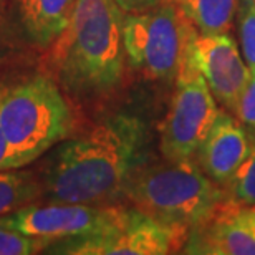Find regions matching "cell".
Segmentation results:
<instances>
[{
	"label": "cell",
	"instance_id": "obj_6",
	"mask_svg": "<svg viewBox=\"0 0 255 255\" xmlns=\"http://www.w3.org/2000/svg\"><path fill=\"white\" fill-rule=\"evenodd\" d=\"M189 229L146 216L126 207L123 219L108 231L85 239L53 242L47 254L68 255H166L179 254L189 239Z\"/></svg>",
	"mask_w": 255,
	"mask_h": 255
},
{
	"label": "cell",
	"instance_id": "obj_16",
	"mask_svg": "<svg viewBox=\"0 0 255 255\" xmlns=\"http://www.w3.org/2000/svg\"><path fill=\"white\" fill-rule=\"evenodd\" d=\"M50 244L12 227L0 226V255H32L45 252Z\"/></svg>",
	"mask_w": 255,
	"mask_h": 255
},
{
	"label": "cell",
	"instance_id": "obj_9",
	"mask_svg": "<svg viewBox=\"0 0 255 255\" xmlns=\"http://www.w3.org/2000/svg\"><path fill=\"white\" fill-rule=\"evenodd\" d=\"M194 66L224 110L236 115L241 96L251 78V70L229 32L197 33L184 65Z\"/></svg>",
	"mask_w": 255,
	"mask_h": 255
},
{
	"label": "cell",
	"instance_id": "obj_5",
	"mask_svg": "<svg viewBox=\"0 0 255 255\" xmlns=\"http://www.w3.org/2000/svg\"><path fill=\"white\" fill-rule=\"evenodd\" d=\"M196 27L169 2L139 13H125L126 63L154 81H176L187 60Z\"/></svg>",
	"mask_w": 255,
	"mask_h": 255
},
{
	"label": "cell",
	"instance_id": "obj_19",
	"mask_svg": "<svg viewBox=\"0 0 255 255\" xmlns=\"http://www.w3.org/2000/svg\"><path fill=\"white\" fill-rule=\"evenodd\" d=\"M164 0H115V3L123 10V13H139L156 7Z\"/></svg>",
	"mask_w": 255,
	"mask_h": 255
},
{
	"label": "cell",
	"instance_id": "obj_17",
	"mask_svg": "<svg viewBox=\"0 0 255 255\" xmlns=\"http://www.w3.org/2000/svg\"><path fill=\"white\" fill-rule=\"evenodd\" d=\"M239 37L242 57L255 71V0H239Z\"/></svg>",
	"mask_w": 255,
	"mask_h": 255
},
{
	"label": "cell",
	"instance_id": "obj_21",
	"mask_svg": "<svg viewBox=\"0 0 255 255\" xmlns=\"http://www.w3.org/2000/svg\"><path fill=\"white\" fill-rule=\"evenodd\" d=\"M0 27H2V7H0Z\"/></svg>",
	"mask_w": 255,
	"mask_h": 255
},
{
	"label": "cell",
	"instance_id": "obj_15",
	"mask_svg": "<svg viewBox=\"0 0 255 255\" xmlns=\"http://www.w3.org/2000/svg\"><path fill=\"white\" fill-rule=\"evenodd\" d=\"M226 189L232 202L241 206H255V137H252L251 154L242 162Z\"/></svg>",
	"mask_w": 255,
	"mask_h": 255
},
{
	"label": "cell",
	"instance_id": "obj_18",
	"mask_svg": "<svg viewBox=\"0 0 255 255\" xmlns=\"http://www.w3.org/2000/svg\"><path fill=\"white\" fill-rule=\"evenodd\" d=\"M236 116L247 128L251 136L255 137V71H251V78H249L246 90L239 101Z\"/></svg>",
	"mask_w": 255,
	"mask_h": 255
},
{
	"label": "cell",
	"instance_id": "obj_11",
	"mask_svg": "<svg viewBox=\"0 0 255 255\" xmlns=\"http://www.w3.org/2000/svg\"><path fill=\"white\" fill-rule=\"evenodd\" d=\"M252 149V136L236 115L221 108L214 125L194 156L209 179L226 187Z\"/></svg>",
	"mask_w": 255,
	"mask_h": 255
},
{
	"label": "cell",
	"instance_id": "obj_10",
	"mask_svg": "<svg viewBox=\"0 0 255 255\" xmlns=\"http://www.w3.org/2000/svg\"><path fill=\"white\" fill-rule=\"evenodd\" d=\"M182 252L255 255V206H241L229 199L206 222L191 229Z\"/></svg>",
	"mask_w": 255,
	"mask_h": 255
},
{
	"label": "cell",
	"instance_id": "obj_1",
	"mask_svg": "<svg viewBox=\"0 0 255 255\" xmlns=\"http://www.w3.org/2000/svg\"><path fill=\"white\" fill-rule=\"evenodd\" d=\"M149 126L118 111L78 136L62 141L42 174L45 202L116 204L137 167L147 159Z\"/></svg>",
	"mask_w": 255,
	"mask_h": 255
},
{
	"label": "cell",
	"instance_id": "obj_8",
	"mask_svg": "<svg viewBox=\"0 0 255 255\" xmlns=\"http://www.w3.org/2000/svg\"><path fill=\"white\" fill-rule=\"evenodd\" d=\"M126 206L78 202H33L0 217V226L12 227L48 244L85 239L108 231L123 219Z\"/></svg>",
	"mask_w": 255,
	"mask_h": 255
},
{
	"label": "cell",
	"instance_id": "obj_3",
	"mask_svg": "<svg viewBox=\"0 0 255 255\" xmlns=\"http://www.w3.org/2000/svg\"><path fill=\"white\" fill-rule=\"evenodd\" d=\"M70 100L52 76L35 73L0 86V132L5 169L25 167L71 134Z\"/></svg>",
	"mask_w": 255,
	"mask_h": 255
},
{
	"label": "cell",
	"instance_id": "obj_13",
	"mask_svg": "<svg viewBox=\"0 0 255 255\" xmlns=\"http://www.w3.org/2000/svg\"><path fill=\"white\" fill-rule=\"evenodd\" d=\"M172 3L199 33H224L232 27L239 0H164Z\"/></svg>",
	"mask_w": 255,
	"mask_h": 255
},
{
	"label": "cell",
	"instance_id": "obj_4",
	"mask_svg": "<svg viewBox=\"0 0 255 255\" xmlns=\"http://www.w3.org/2000/svg\"><path fill=\"white\" fill-rule=\"evenodd\" d=\"M123 199L146 216L191 231L221 209L229 194L204 174L194 157L176 161L162 157V161L147 159L132 172Z\"/></svg>",
	"mask_w": 255,
	"mask_h": 255
},
{
	"label": "cell",
	"instance_id": "obj_14",
	"mask_svg": "<svg viewBox=\"0 0 255 255\" xmlns=\"http://www.w3.org/2000/svg\"><path fill=\"white\" fill-rule=\"evenodd\" d=\"M43 199L42 176L25 167L0 169V217Z\"/></svg>",
	"mask_w": 255,
	"mask_h": 255
},
{
	"label": "cell",
	"instance_id": "obj_7",
	"mask_svg": "<svg viewBox=\"0 0 255 255\" xmlns=\"http://www.w3.org/2000/svg\"><path fill=\"white\" fill-rule=\"evenodd\" d=\"M176 91L159 128V151L164 159H191L219 115V103L206 80L191 65H182Z\"/></svg>",
	"mask_w": 255,
	"mask_h": 255
},
{
	"label": "cell",
	"instance_id": "obj_2",
	"mask_svg": "<svg viewBox=\"0 0 255 255\" xmlns=\"http://www.w3.org/2000/svg\"><path fill=\"white\" fill-rule=\"evenodd\" d=\"M123 20L115 0H76L68 25L50 47L52 78L76 105H103L123 88Z\"/></svg>",
	"mask_w": 255,
	"mask_h": 255
},
{
	"label": "cell",
	"instance_id": "obj_12",
	"mask_svg": "<svg viewBox=\"0 0 255 255\" xmlns=\"http://www.w3.org/2000/svg\"><path fill=\"white\" fill-rule=\"evenodd\" d=\"M76 0H17V17L25 38L50 48L68 25Z\"/></svg>",
	"mask_w": 255,
	"mask_h": 255
},
{
	"label": "cell",
	"instance_id": "obj_20",
	"mask_svg": "<svg viewBox=\"0 0 255 255\" xmlns=\"http://www.w3.org/2000/svg\"><path fill=\"white\" fill-rule=\"evenodd\" d=\"M5 162H7V146H5L3 136L0 132V169H5Z\"/></svg>",
	"mask_w": 255,
	"mask_h": 255
}]
</instances>
